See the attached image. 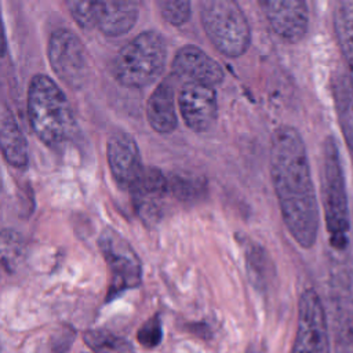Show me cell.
Segmentation results:
<instances>
[{
    "mask_svg": "<svg viewBox=\"0 0 353 353\" xmlns=\"http://www.w3.org/2000/svg\"><path fill=\"white\" fill-rule=\"evenodd\" d=\"M200 17L207 37L221 54L237 58L247 51L251 41V30L244 12L236 1H201Z\"/></svg>",
    "mask_w": 353,
    "mask_h": 353,
    "instance_id": "obj_5",
    "label": "cell"
},
{
    "mask_svg": "<svg viewBox=\"0 0 353 353\" xmlns=\"http://www.w3.org/2000/svg\"><path fill=\"white\" fill-rule=\"evenodd\" d=\"M335 353H353V303L334 305Z\"/></svg>",
    "mask_w": 353,
    "mask_h": 353,
    "instance_id": "obj_19",
    "label": "cell"
},
{
    "mask_svg": "<svg viewBox=\"0 0 353 353\" xmlns=\"http://www.w3.org/2000/svg\"><path fill=\"white\" fill-rule=\"evenodd\" d=\"M167 190L168 181L157 168H145L130 188L135 210L145 222H153L159 218Z\"/></svg>",
    "mask_w": 353,
    "mask_h": 353,
    "instance_id": "obj_13",
    "label": "cell"
},
{
    "mask_svg": "<svg viewBox=\"0 0 353 353\" xmlns=\"http://www.w3.org/2000/svg\"><path fill=\"white\" fill-rule=\"evenodd\" d=\"M163 338V328L159 316H153L146 320L137 332V339L141 346L146 349H153L160 345Z\"/></svg>",
    "mask_w": 353,
    "mask_h": 353,
    "instance_id": "obj_24",
    "label": "cell"
},
{
    "mask_svg": "<svg viewBox=\"0 0 353 353\" xmlns=\"http://www.w3.org/2000/svg\"><path fill=\"white\" fill-rule=\"evenodd\" d=\"M290 353H331L324 305L319 294L307 288L298 302V323Z\"/></svg>",
    "mask_w": 353,
    "mask_h": 353,
    "instance_id": "obj_8",
    "label": "cell"
},
{
    "mask_svg": "<svg viewBox=\"0 0 353 353\" xmlns=\"http://www.w3.org/2000/svg\"><path fill=\"white\" fill-rule=\"evenodd\" d=\"M157 4L163 18L172 26H181L190 18L192 4L188 0H160Z\"/></svg>",
    "mask_w": 353,
    "mask_h": 353,
    "instance_id": "obj_23",
    "label": "cell"
},
{
    "mask_svg": "<svg viewBox=\"0 0 353 353\" xmlns=\"http://www.w3.org/2000/svg\"><path fill=\"white\" fill-rule=\"evenodd\" d=\"M99 250L110 270L108 301L130 288H137L142 280V265L123 236L113 229L102 232L98 240Z\"/></svg>",
    "mask_w": 353,
    "mask_h": 353,
    "instance_id": "obj_6",
    "label": "cell"
},
{
    "mask_svg": "<svg viewBox=\"0 0 353 353\" xmlns=\"http://www.w3.org/2000/svg\"><path fill=\"white\" fill-rule=\"evenodd\" d=\"M245 353H266V347L262 342H252L245 349Z\"/></svg>",
    "mask_w": 353,
    "mask_h": 353,
    "instance_id": "obj_26",
    "label": "cell"
},
{
    "mask_svg": "<svg viewBox=\"0 0 353 353\" xmlns=\"http://www.w3.org/2000/svg\"><path fill=\"white\" fill-rule=\"evenodd\" d=\"M178 106L185 124L197 132L208 130L216 119V92L211 85L185 81L178 94Z\"/></svg>",
    "mask_w": 353,
    "mask_h": 353,
    "instance_id": "obj_9",
    "label": "cell"
},
{
    "mask_svg": "<svg viewBox=\"0 0 353 353\" xmlns=\"http://www.w3.org/2000/svg\"><path fill=\"white\" fill-rule=\"evenodd\" d=\"M84 342L94 350V353H134L127 341L103 330L85 332Z\"/></svg>",
    "mask_w": 353,
    "mask_h": 353,
    "instance_id": "obj_21",
    "label": "cell"
},
{
    "mask_svg": "<svg viewBox=\"0 0 353 353\" xmlns=\"http://www.w3.org/2000/svg\"><path fill=\"white\" fill-rule=\"evenodd\" d=\"M110 172L119 186L130 189L143 172L137 142L124 131L113 132L106 146Z\"/></svg>",
    "mask_w": 353,
    "mask_h": 353,
    "instance_id": "obj_11",
    "label": "cell"
},
{
    "mask_svg": "<svg viewBox=\"0 0 353 353\" xmlns=\"http://www.w3.org/2000/svg\"><path fill=\"white\" fill-rule=\"evenodd\" d=\"M321 196L327 232L331 245L343 250L347 245L349 211L345 176L339 149L332 137L323 143L321 153Z\"/></svg>",
    "mask_w": 353,
    "mask_h": 353,
    "instance_id": "obj_4",
    "label": "cell"
},
{
    "mask_svg": "<svg viewBox=\"0 0 353 353\" xmlns=\"http://www.w3.org/2000/svg\"><path fill=\"white\" fill-rule=\"evenodd\" d=\"M172 70L185 81L215 87L223 80L221 65L194 46L179 48L172 61Z\"/></svg>",
    "mask_w": 353,
    "mask_h": 353,
    "instance_id": "obj_12",
    "label": "cell"
},
{
    "mask_svg": "<svg viewBox=\"0 0 353 353\" xmlns=\"http://www.w3.org/2000/svg\"><path fill=\"white\" fill-rule=\"evenodd\" d=\"M332 19L338 46L347 69L346 77L353 87V0L336 3Z\"/></svg>",
    "mask_w": 353,
    "mask_h": 353,
    "instance_id": "obj_17",
    "label": "cell"
},
{
    "mask_svg": "<svg viewBox=\"0 0 353 353\" xmlns=\"http://www.w3.org/2000/svg\"><path fill=\"white\" fill-rule=\"evenodd\" d=\"M245 245V259L250 277L256 285H263L268 280L269 273V259L266 256V252L261 247L251 243Z\"/></svg>",
    "mask_w": 353,
    "mask_h": 353,
    "instance_id": "obj_22",
    "label": "cell"
},
{
    "mask_svg": "<svg viewBox=\"0 0 353 353\" xmlns=\"http://www.w3.org/2000/svg\"><path fill=\"white\" fill-rule=\"evenodd\" d=\"M269 163L283 221L295 241L310 248L319 232V205L307 152L294 127L280 125L274 130Z\"/></svg>",
    "mask_w": 353,
    "mask_h": 353,
    "instance_id": "obj_1",
    "label": "cell"
},
{
    "mask_svg": "<svg viewBox=\"0 0 353 353\" xmlns=\"http://www.w3.org/2000/svg\"><path fill=\"white\" fill-rule=\"evenodd\" d=\"M146 114L150 127L159 134H170L176 128L174 87L168 80L161 81L152 91L146 105Z\"/></svg>",
    "mask_w": 353,
    "mask_h": 353,
    "instance_id": "obj_15",
    "label": "cell"
},
{
    "mask_svg": "<svg viewBox=\"0 0 353 353\" xmlns=\"http://www.w3.org/2000/svg\"><path fill=\"white\" fill-rule=\"evenodd\" d=\"M48 59L57 76L69 87L81 88L90 74L88 54L80 37L66 28L54 30L48 40Z\"/></svg>",
    "mask_w": 353,
    "mask_h": 353,
    "instance_id": "obj_7",
    "label": "cell"
},
{
    "mask_svg": "<svg viewBox=\"0 0 353 353\" xmlns=\"http://www.w3.org/2000/svg\"><path fill=\"white\" fill-rule=\"evenodd\" d=\"M332 95L342 135L353 152V87L346 74L334 77Z\"/></svg>",
    "mask_w": 353,
    "mask_h": 353,
    "instance_id": "obj_18",
    "label": "cell"
},
{
    "mask_svg": "<svg viewBox=\"0 0 353 353\" xmlns=\"http://www.w3.org/2000/svg\"><path fill=\"white\" fill-rule=\"evenodd\" d=\"M0 150L10 165L21 170L28 165L26 139L12 113L8 110H4L0 116Z\"/></svg>",
    "mask_w": 353,
    "mask_h": 353,
    "instance_id": "obj_16",
    "label": "cell"
},
{
    "mask_svg": "<svg viewBox=\"0 0 353 353\" xmlns=\"http://www.w3.org/2000/svg\"><path fill=\"white\" fill-rule=\"evenodd\" d=\"M165 58L164 37L154 30H145L117 52L113 61V74L120 84L141 88L160 76Z\"/></svg>",
    "mask_w": 353,
    "mask_h": 353,
    "instance_id": "obj_3",
    "label": "cell"
},
{
    "mask_svg": "<svg viewBox=\"0 0 353 353\" xmlns=\"http://www.w3.org/2000/svg\"><path fill=\"white\" fill-rule=\"evenodd\" d=\"M138 15L139 4L135 1H95V28L110 37L130 32Z\"/></svg>",
    "mask_w": 353,
    "mask_h": 353,
    "instance_id": "obj_14",
    "label": "cell"
},
{
    "mask_svg": "<svg viewBox=\"0 0 353 353\" xmlns=\"http://www.w3.org/2000/svg\"><path fill=\"white\" fill-rule=\"evenodd\" d=\"M26 247L22 236L12 230L4 229L0 232V266L7 272H15L23 262Z\"/></svg>",
    "mask_w": 353,
    "mask_h": 353,
    "instance_id": "obj_20",
    "label": "cell"
},
{
    "mask_svg": "<svg viewBox=\"0 0 353 353\" xmlns=\"http://www.w3.org/2000/svg\"><path fill=\"white\" fill-rule=\"evenodd\" d=\"M70 15L83 29L95 28V1H68Z\"/></svg>",
    "mask_w": 353,
    "mask_h": 353,
    "instance_id": "obj_25",
    "label": "cell"
},
{
    "mask_svg": "<svg viewBox=\"0 0 353 353\" xmlns=\"http://www.w3.org/2000/svg\"><path fill=\"white\" fill-rule=\"evenodd\" d=\"M28 116L37 138L51 148L69 141L76 128L66 95L44 74L33 76L29 83Z\"/></svg>",
    "mask_w": 353,
    "mask_h": 353,
    "instance_id": "obj_2",
    "label": "cell"
},
{
    "mask_svg": "<svg viewBox=\"0 0 353 353\" xmlns=\"http://www.w3.org/2000/svg\"><path fill=\"white\" fill-rule=\"evenodd\" d=\"M7 50V43H6V34H4V29H3V23H1V18H0V58L4 57Z\"/></svg>",
    "mask_w": 353,
    "mask_h": 353,
    "instance_id": "obj_27",
    "label": "cell"
},
{
    "mask_svg": "<svg viewBox=\"0 0 353 353\" xmlns=\"http://www.w3.org/2000/svg\"><path fill=\"white\" fill-rule=\"evenodd\" d=\"M268 22L277 36L288 43L299 41L309 25V10L299 0H266L259 3Z\"/></svg>",
    "mask_w": 353,
    "mask_h": 353,
    "instance_id": "obj_10",
    "label": "cell"
}]
</instances>
